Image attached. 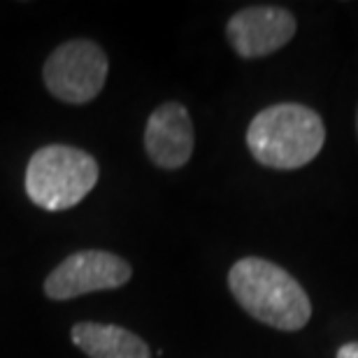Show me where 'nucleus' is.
Segmentation results:
<instances>
[{"instance_id": "nucleus-4", "label": "nucleus", "mask_w": 358, "mask_h": 358, "mask_svg": "<svg viewBox=\"0 0 358 358\" xmlns=\"http://www.w3.org/2000/svg\"><path fill=\"white\" fill-rule=\"evenodd\" d=\"M110 61L93 40H68L49 54L42 66V80L56 100L87 105L103 91Z\"/></svg>"}, {"instance_id": "nucleus-1", "label": "nucleus", "mask_w": 358, "mask_h": 358, "mask_svg": "<svg viewBox=\"0 0 358 358\" xmlns=\"http://www.w3.org/2000/svg\"><path fill=\"white\" fill-rule=\"evenodd\" d=\"M228 289L249 317L277 331H300L312 317L310 296L298 279L268 259H240L228 272Z\"/></svg>"}, {"instance_id": "nucleus-9", "label": "nucleus", "mask_w": 358, "mask_h": 358, "mask_svg": "<svg viewBox=\"0 0 358 358\" xmlns=\"http://www.w3.org/2000/svg\"><path fill=\"white\" fill-rule=\"evenodd\" d=\"M335 358H358V342H347L338 349Z\"/></svg>"}, {"instance_id": "nucleus-7", "label": "nucleus", "mask_w": 358, "mask_h": 358, "mask_svg": "<svg viewBox=\"0 0 358 358\" xmlns=\"http://www.w3.org/2000/svg\"><path fill=\"white\" fill-rule=\"evenodd\" d=\"M196 145L193 121L182 103H163L149 114L145 126V152L154 166L177 170L189 163Z\"/></svg>"}, {"instance_id": "nucleus-6", "label": "nucleus", "mask_w": 358, "mask_h": 358, "mask_svg": "<svg viewBox=\"0 0 358 358\" xmlns=\"http://www.w3.org/2000/svg\"><path fill=\"white\" fill-rule=\"evenodd\" d=\"M296 17L284 7H247L226 24V38L242 59H263L289 45L296 35Z\"/></svg>"}, {"instance_id": "nucleus-5", "label": "nucleus", "mask_w": 358, "mask_h": 358, "mask_svg": "<svg viewBox=\"0 0 358 358\" xmlns=\"http://www.w3.org/2000/svg\"><path fill=\"white\" fill-rule=\"evenodd\" d=\"M133 268L121 256L105 249H82L63 259L45 279V296L56 303L87 293L121 289L131 282Z\"/></svg>"}, {"instance_id": "nucleus-2", "label": "nucleus", "mask_w": 358, "mask_h": 358, "mask_svg": "<svg viewBox=\"0 0 358 358\" xmlns=\"http://www.w3.org/2000/svg\"><path fill=\"white\" fill-rule=\"evenodd\" d=\"M326 128L312 107L279 103L261 110L247 128L254 161L272 170H298L324 149Z\"/></svg>"}, {"instance_id": "nucleus-10", "label": "nucleus", "mask_w": 358, "mask_h": 358, "mask_svg": "<svg viewBox=\"0 0 358 358\" xmlns=\"http://www.w3.org/2000/svg\"><path fill=\"white\" fill-rule=\"evenodd\" d=\"M356 131H358V110H356Z\"/></svg>"}, {"instance_id": "nucleus-3", "label": "nucleus", "mask_w": 358, "mask_h": 358, "mask_svg": "<svg viewBox=\"0 0 358 358\" xmlns=\"http://www.w3.org/2000/svg\"><path fill=\"white\" fill-rule=\"evenodd\" d=\"M100 177L96 159L80 147L47 145L26 166V193L45 212H66L96 189Z\"/></svg>"}, {"instance_id": "nucleus-8", "label": "nucleus", "mask_w": 358, "mask_h": 358, "mask_svg": "<svg viewBox=\"0 0 358 358\" xmlns=\"http://www.w3.org/2000/svg\"><path fill=\"white\" fill-rule=\"evenodd\" d=\"M70 338L89 358H152L147 342L124 326L80 321L73 326Z\"/></svg>"}]
</instances>
